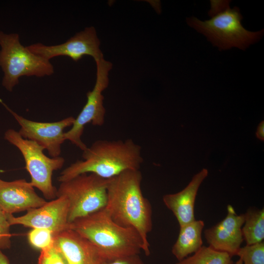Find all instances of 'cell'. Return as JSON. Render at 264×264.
<instances>
[{
  "label": "cell",
  "mask_w": 264,
  "mask_h": 264,
  "mask_svg": "<svg viewBox=\"0 0 264 264\" xmlns=\"http://www.w3.org/2000/svg\"><path fill=\"white\" fill-rule=\"evenodd\" d=\"M142 179L139 170L126 171L109 179L104 208L115 223L137 231L143 242V251L149 256L148 234L152 229V211L142 192Z\"/></svg>",
  "instance_id": "obj_1"
},
{
  "label": "cell",
  "mask_w": 264,
  "mask_h": 264,
  "mask_svg": "<svg viewBox=\"0 0 264 264\" xmlns=\"http://www.w3.org/2000/svg\"><path fill=\"white\" fill-rule=\"evenodd\" d=\"M82 156L62 171L59 182L85 173L110 179L126 171L139 170L144 160L141 146L131 139L97 140L83 151Z\"/></svg>",
  "instance_id": "obj_2"
},
{
  "label": "cell",
  "mask_w": 264,
  "mask_h": 264,
  "mask_svg": "<svg viewBox=\"0 0 264 264\" xmlns=\"http://www.w3.org/2000/svg\"><path fill=\"white\" fill-rule=\"evenodd\" d=\"M69 228L93 244L104 260L139 254L144 251L137 231L115 223L105 208L74 220L69 224Z\"/></svg>",
  "instance_id": "obj_3"
},
{
  "label": "cell",
  "mask_w": 264,
  "mask_h": 264,
  "mask_svg": "<svg viewBox=\"0 0 264 264\" xmlns=\"http://www.w3.org/2000/svg\"><path fill=\"white\" fill-rule=\"evenodd\" d=\"M0 67L3 72L2 86L12 92L23 76L43 77L52 75L50 61L30 52L20 42L19 34L0 31Z\"/></svg>",
  "instance_id": "obj_4"
},
{
  "label": "cell",
  "mask_w": 264,
  "mask_h": 264,
  "mask_svg": "<svg viewBox=\"0 0 264 264\" xmlns=\"http://www.w3.org/2000/svg\"><path fill=\"white\" fill-rule=\"evenodd\" d=\"M242 19L238 7L231 9L228 5L210 20L201 21L192 17L187 19V22L220 50L233 47L245 50L261 38L264 30L252 32L246 30L242 24Z\"/></svg>",
  "instance_id": "obj_5"
},
{
  "label": "cell",
  "mask_w": 264,
  "mask_h": 264,
  "mask_svg": "<svg viewBox=\"0 0 264 264\" xmlns=\"http://www.w3.org/2000/svg\"><path fill=\"white\" fill-rule=\"evenodd\" d=\"M108 179L85 173L60 182L57 197H64L68 201L69 224L106 207Z\"/></svg>",
  "instance_id": "obj_6"
},
{
  "label": "cell",
  "mask_w": 264,
  "mask_h": 264,
  "mask_svg": "<svg viewBox=\"0 0 264 264\" xmlns=\"http://www.w3.org/2000/svg\"><path fill=\"white\" fill-rule=\"evenodd\" d=\"M4 139L21 153L25 168L31 177V185L40 190L50 200L57 198V189L53 185L52 175L60 169L65 162L64 157H49L44 153L43 147L34 141L22 137L19 132L9 129L5 131Z\"/></svg>",
  "instance_id": "obj_7"
},
{
  "label": "cell",
  "mask_w": 264,
  "mask_h": 264,
  "mask_svg": "<svg viewBox=\"0 0 264 264\" xmlns=\"http://www.w3.org/2000/svg\"><path fill=\"white\" fill-rule=\"evenodd\" d=\"M95 63L96 79L94 86L92 90L87 92V102L71 128L64 134L65 140L70 141L82 151L87 148L82 140L85 126L90 123L94 126H101L105 121L106 110L102 92L109 86V74L112 64L104 58Z\"/></svg>",
  "instance_id": "obj_8"
},
{
  "label": "cell",
  "mask_w": 264,
  "mask_h": 264,
  "mask_svg": "<svg viewBox=\"0 0 264 264\" xmlns=\"http://www.w3.org/2000/svg\"><path fill=\"white\" fill-rule=\"evenodd\" d=\"M0 103L12 115L21 127L18 131L24 139L35 142L46 150L51 157L61 153L62 145L65 140L64 130L72 126L75 118L69 116L53 122H37L27 119L12 110L1 99Z\"/></svg>",
  "instance_id": "obj_9"
},
{
  "label": "cell",
  "mask_w": 264,
  "mask_h": 264,
  "mask_svg": "<svg viewBox=\"0 0 264 264\" xmlns=\"http://www.w3.org/2000/svg\"><path fill=\"white\" fill-rule=\"evenodd\" d=\"M100 45L96 29L91 26L77 33L61 44L47 45L38 43L26 47L33 54L49 61L56 57L65 56L78 62L84 55H89L95 62L104 58Z\"/></svg>",
  "instance_id": "obj_10"
},
{
  "label": "cell",
  "mask_w": 264,
  "mask_h": 264,
  "mask_svg": "<svg viewBox=\"0 0 264 264\" xmlns=\"http://www.w3.org/2000/svg\"><path fill=\"white\" fill-rule=\"evenodd\" d=\"M68 214V201L65 197L60 196L42 206L27 211L24 215L15 217L7 214V219L11 226L22 225L32 228L47 229L56 236L69 228Z\"/></svg>",
  "instance_id": "obj_11"
},
{
  "label": "cell",
  "mask_w": 264,
  "mask_h": 264,
  "mask_svg": "<svg viewBox=\"0 0 264 264\" xmlns=\"http://www.w3.org/2000/svg\"><path fill=\"white\" fill-rule=\"evenodd\" d=\"M225 218L215 225L205 229L204 234L209 246L213 249L236 255L243 238L242 227L245 220L244 214L238 215L231 205L227 207Z\"/></svg>",
  "instance_id": "obj_12"
},
{
  "label": "cell",
  "mask_w": 264,
  "mask_h": 264,
  "mask_svg": "<svg viewBox=\"0 0 264 264\" xmlns=\"http://www.w3.org/2000/svg\"><path fill=\"white\" fill-rule=\"evenodd\" d=\"M46 202L25 179L7 181L0 178V208L5 213L13 215L27 211L42 206Z\"/></svg>",
  "instance_id": "obj_13"
},
{
  "label": "cell",
  "mask_w": 264,
  "mask_h": 264,
  "mask_svg": "<svg viewBox=\"0 0 264 264\" xmlns=\"http://www.w3.org/2000/svg\"><path fill=\"white\" fill-rule=\"evenodd\" d=\"M54 245L67 264H101L104 260L93 244L70 228L55 236Z\"/></svg>",
  "instance_id": "obj_14"
},
{
  "label": "cell",
  "mask_w": 264,
  "mask_h": 264,
  "mask_svg": "<svg viewBox=\"0 0 264 264\" xmlns=\"http://www.w3.org/2000/svg\"><path fill=\"white\" fill-rule=\"evenodd\" d=\"M208 174L203 169L195 175L188 185L181 191L167 194L163 197V201L177 220L179 227L195 220L194 207L198 188Z\"/></svg>",
  "instance_id": "obj_15"
},
{
  "label": "cell",
  "mask_w": 264,
  "mask_h": 264,
  "mask_svg": "<svg viewBox=\"0 0 264 264\" xmlns=\"http://www.w3.org/2000/svg\"><path fill=\"white\" fill-rule=\"evenodd\" d=\"M204 222L195 220L180 226L177 239L172 248V253L179 261L202 246L201 233Z\"/></svg>",
  "instance_id": "obj_16"
},
{
  "label": "cell",
  "mask_w": 264,
  "mask_h": 264,
  "mask_svg": "<svg viewBox=\"0 0 264 264\" xmlns=\"http://www.w3.org/2000/svg\"><path fill=\"white\" fill-rule=\"evenodd\" d=\"M244 225L242 228L246 245H252L264 239V209L249 208L244 214Z\"/></svg>",
  "instance_id": "obj_17"
},
{
  "label": "cell",
  "mask_w": 264,
  "mask_h": 264,
  "mask_svg": "<svg viewBox=\"0 0 264 264\" xmlns=\"http://www.w3.org/2000/svg\"><path fill=\"white\" fill-rule=\"evenodd\" d=\"M176 264H233L232 257L227 253L202 246L194 254Z\"/></svg>",
  "instance_id": "obj_18"
},
{
  "label": "cell",
  "mask_w": 264,
  "mask_h": 264,
  "mask_svg": "<svg viewBox=\"0 0 264 264\" xmlns=\"http://www.w3.org/2000/svg\"><path fill=\"white\" fill-rule=\"evenodd\" d=\"M236 255L244 264H264V242L241 247Z\"/></svg>",
  "instance_id": "obj_19"
},
{
  "label": "cell",
  "mask_w": 264,
  "mask_h": 264,
  "mask_svg": "<svg viewBox=\"0 0 264 264\" xmlns=\"http://www.w3.org/2000/svg\"><path fill=\"white\" fill-rule=\"evenodd\" d=\"M54 237L52 231L44 228H32L27 234L30 244L41 251L53 245Z\"/></svg>",
  "instance_id": "obj_20"
},
{
  "label": "cell",
  "mask_w": 264,
  "mask_h": 264,
  "mask_svg": "<svg viewBox=\"0 0 264 264\" xmlns=\"http://www.w3.org/2000/svg\"><path fill=\"white\" fill-rule=\"evenodd\" d=\"M38 264H67L63 256L53 244L41 251Z\"/></svg>",
  "instance_id": "obj_21"
},
{
  "label": "cell",
  "mask_w": 264,
  "mask_h": 264,
  "mask_svg": "<svg viewBox=\"0 0 264 264\" xmlns=\"http://www.w3.org/2000/svg\"><path fill=\"white\" fill-rule=\"evenodd\" d=\"M10 226L7 214L0 208V250L9 249L11 245Z\"/></svg>",
  "instance_id": "obj_22"
},
{
  "label": "cell",
  "mask_w": 264,
  "mask_h": 264,
  "mask_svg": "<svg viewBox=\"0 0 264 264\" xmlns=\"http://www.w3.org/2000/svg\"><path fill=\"white\" fill-rule=\"evenodd\" d=\"M101 264H144V263L139 254H136L111 260H103Z\"/></svg>",
  "instance_id": "obj_23"
},
{
  "label": "cell",
  "mask_w": 264,
  "mask_h": 264,
  "mask_svg": "<svg viewBox=\"0 0 264 264\" xmlns=\"http://www.w3.org/2000/svg\"><path fill=\"white\" fill-rule=\"evenodd\" d=\"M256 137L260 140H264V121H261L259 124L256 132Z\"/></svg>",
  "instance_id": "obj_24"
},
{
  "label": "cell",
  "mask_w": 264,
  "mask_h": 264,
  "mask_svg": "<svg viewBox=\"0 0 264 264\" xmlns=\"http://www.w3.org/2000/svg\"><path fill=\"white\" fill-rule=\"evenodd\" d=\"M0 264H10L8 258L1 250H0Z\"/></svg>",
  "instance_id": "obj_25"
},
{
  "label": "cell",
  "mask_w": 264,
  "mask_h": 264,
  "mask_svg": "<svg viewBox=\"0 0 264 264\" xmlns=\"http://www.w3.org/2000/svg\"><path fill=\"white\" fill-rule=\"evenodd\" d=\"M235 264H243L242 261L239 259L235 263Z\"/></svg>",
  "instance_id": "obj_26"
},
{
  "label": "cell",
  "mask_w": 264,
  "mask_h": 264,
  "mask_svg": "<svg viewBox=\"0 0 264 264\" xmlns=\"http://www.w3.org/2000/svg\"><path fill=\"white\" fill-rule=\"evenodd\" d=\"M2 172V171L0 169V174Z\"/></svg>",
  "instance_id": "obj_27"
}]
</instances>
